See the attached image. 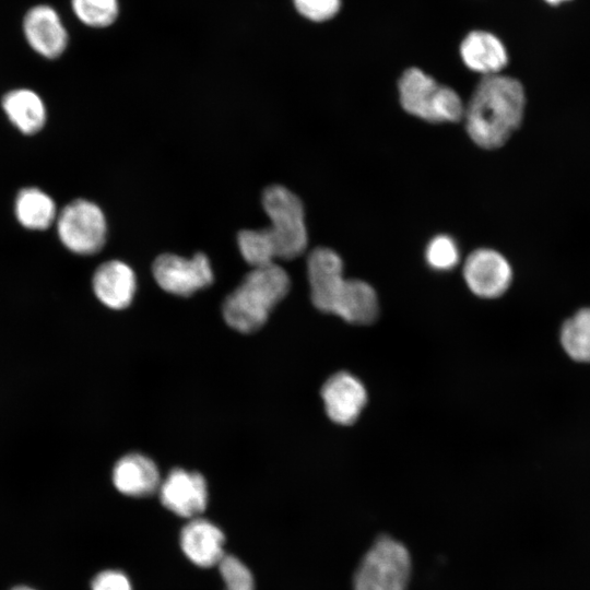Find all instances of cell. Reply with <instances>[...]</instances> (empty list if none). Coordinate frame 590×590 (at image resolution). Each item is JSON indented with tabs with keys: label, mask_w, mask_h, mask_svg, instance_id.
Masks as SVG:
<instances>
[{
	"label": "cell",
	"mask_w": 590,
	"mask_h": 590,
	"mask_svg": "<svg viewBox=\"0 0 590 590\" xmlns=\"http://www.w3.org/2000/svg\"><path fill=\"white\" fill-rule=\"evenodd\" d=\"M524 108L526 93L517 79L484 76L464 107L467 132L479 146L497 149L520 127Z\"/></svg>",
	"instance_id": "cell-1"
},
{
	"label": "cell",
	"mask_w": 590,
	"mask_h": 590,
	"mask_svg": "<svg viewBox=\"0 0 590 590\" xmlns=\"http://www.w3.org/2000/svg\"><path fill=\"white\" fill-rule=\"evenodd\" d=\"M288 288V274L279 264L256 267L225 299L223 317L233 329L252 332L263 326Z\"/></svg>",
	"instance_id": "cell-2"
},
{
	"label": "cell",
	"mask_w": 590,
	"mask_h": 590,
	"mask_svg": "<svg viewBox=\"0 0 590 590\" xmlns=\"http://www.w3.org/2000/svg\"><path fill=\"white\" fill-rule=\"evenodd\" d=\"M412 560L408 547L392 536L377 538L361 557L352 590H408Z\"/></svg>",
	"instance_id": "cell-3"
},
{
	"label": "cell",
	"mask_w": 590,
	"mask_h": 590,
	"mask_svg": "<svg viewBox=\"0 0 590 590\" xmlns=\"http://www.w3.org/2000/svg\"><path fill=\"white\" fill-rule=\"evenodd\" d=\"M398 87L403 109L415 117L429 122H456L463 118L464 105L458 93L417 68L404 71Z\"/></svg>",
	"instance_id": "cell-4"
},
{
	"label": "cell",
	"mask_w": 590,
	"mask_h": 590,
	"mask_svg": "<svg viewBox=\"0 0 590 590\" xmlns=\"http://www.w3.org/2000/svg\"><path fill=\"white\" fill-rule=\"evenodd\" d=\"M262 205L271 222L266 231L274 246L276 258L288 260L300 256L307 246L300 199L287 188L272 185L263 191Z\"/></svg>",
	"instance_id": "cell-5"
},
{
	"label": "cell",
	"mask_w": 590,
	"mask_h": 590,
	"mask_svg": "<svg viewBox=\"0 0 590 590\" xmlns=\"http://www.w3.org/2000/svg\"><path fill=\"white\" fill-rule=\"evenodd\" d=\"M60 243L69 251L90 256L106 243L107 222L103 210L93 201L78 198L67 203L55 223Z\"/></svg>",
	"instance_id": "cell-6"
},
{
	"label": "cell",
	"mask_w": 590,
	"mask_h": 590,
	"mask_svg": "<svg viewBox=\"0 0 590 590\" xmlns=\"http://www.w3.org/2000/svg\"><path fill=\"white\" fill-rule=\"evenodd\" d=\"M152 271L155 281L164 291L180 296L191 295L213 281L210 261L202 252L189 259L163 253L153 262Z\"/></svg>",
	"instance_id": "cell-7"
},
{
	"label": "cell",
	"mask_w": 590,
	"mask_h": 590,
	"mask_svg": "<svg viewBox=\"0 0 590 590\" xmlns=\"http://www.w3.org/2000/svg\"><path fill=\"white\" fill-rule=\"evenodd\" d=\"M307 273L312 304L323 312L333 314L347 280L341 257L330 248L318 247L308 256Z\"/></svg>",
	"instance_id": "cell-8"
},
{
	"label": "cell",
	"mask_w": 590,
	"mask_h": 590,
	"mask_svg": "<svg viewBox=\"0 0 590 590\" xmlns=\"http://www.w3.org/2000/svg\"><path fill=\"white\" fill-rule=\"evenodd\" d=\"M22 31L28 46L43 58L57 59L68 48V31L57 10L48 4L28 9L22 21Z\"/></svg>",
	"instance_id": "cell-9"
},
{
	"label": "cell",
	"mask_w": 590,
	"mask_h": 590,
	"mask_svg": "<svg viewBox=\"0 0 590 590\" xmlns=\"http://www.w3.org/2000/svg\"><path fill=\"white\" fill-rule=\"evenodd\" d=\"M463 276L472 293L483 298H496L509 287L512 271L498 251L480 248L465 259Z\"/></svg>",
	"instance_id": "cell-10"
},
{
	"label": "cell",
	"mask_w": 590,
	"mask_h": 590,
	"mask_svg": "<svg viewBox=\"0 0 590 590\" xmlns=\"http://www.w3.org/2000/svg\"><path fill=\"white\" fill-rule=\"evenodd\" d=\"M160 497L172 512L184 518L196 517L206 507L205 480L197 472L174 469L160 485Z\"/></svg>",
	"instance_id": "cell-11"
},
{
	"label": "cell",
	"mask_w": 590,
	"mask_h": 590,
	"mask_svg": "<svg viewBox=\"0 0 590 590\" xmlns=\"http://www.w3.org/2000/svg\"><path fill=\"white\" fill-rule=\"evenodd\" d=\"M328 416L341 425H351L366 404L364 385L353 375L340 371L331 376L321 390Z\"/></svg>",
	"instance_id": "cell-12"
},
{
	"label": "cell",
	"mask_w": 590,
	"mask_h": 590,
	"mask_svg": "<svg viewBox=\"0 0 590 590\" xmlns=\"http://www.w3.org/2000/svg\"><path fill=\"white\" fill-rule=\"evenodd\" d=\"M133 270L120 260H108L96 269L92 286L96 297L111 309L130 305L135 292Z\"/></svg>",
	"instance_id": "cell-13"
},
{
	"label": "cell",
	"mask_w": 590,
	"mask_h": 590,
	"mask_svg": "<svg viewBox=\"0 0 590 590\" xmlns=\"http://www.w3.org/2000/svg\"><path fill=\"white\" fill-rule=\"evenodd\" d=\"M225 536L220 528L205 519H192L181 530L180 546L186 556L200 567L217 565L225 555Z\"/></svg>",
	"instance_id": "cell-14"
},
{
	"label": "cell",
	"mask_w": 590,
	"mask_h": 590,
	"mask_svg": "<svg viewBox=\"0 0 590 590\" xmlns=\"http://www.w3.org/2000/svg\"><path fill=\"white\" fill-rule=\"evenodd\" d=\"M460 55L464 64L484 76L498 74L508 62L504 44L492 33L473 31L460 45Z\"/></svg>",
	"instance_id": "cell-15"
},
{
	"label": "cell",
	"mask_w": 590,
	"mask_h": 590,
	"mask_svg": "<svg viewBox=\"0 0 590 590\" xmlns=\"http://www.w3.org/2000/svg\"><path fill=\"white\" fill-rule=\"evenodd\" d=\"M113 482L120 493L134 497L149 496L161 485L155 463L140 453H129L117 461Z\"/></svg>",
	"instance_id": "cell-16"
},
{
	"label": "cell",
	"mask_w": 590,
	"mask_h": 590,
	"mask_svg": "<svg viewBox=\"0 0 590 590\" xmlns=\"http://www.w3.org/2000/svg\"><path fill=\"white\" fill-rule=\"evenodd\" d=\"M8 120L23 134L34 135L46 125L47 108L40 95L27 87L8 91L1 99Z\"/></svg>",
	"instance_id": "cell-17"
},
{
	"label": "cell",
	"mask_w": 590,
	"mask_h": 590,
	"mask_svg": "<svg viewBox=\"0 0 590 590\" xmlns=\"http://www.w3.org/2000/svg\"><path fill=\"white\" fill-rule=\"evenodd\" d=\"M58 212L52 197L38 187L22 188L14 200V215L30 231L48 229L55 225Z\"/></svg>",
	"instance_id": "cell-18"
},
{
	"label": "cell",
	"mask_w": 590,
	"mask_h": 590,
	"mask_svg": "<svg viewBox=\"0 0 590 590\" xmlns=\"http://www.w3.org/2000/svg\"><path fill=\"white\" fill-rule=\"evenodd\" d=\"M378 310L375 290L364 281L347 279L333 314L351 323L368 324L375 321Z\"/></svg>",
	"instance_id": "cell-19"
},
{
	"label": "cell",
	"mask_w": 590,
	"mask_h": 590,
	"mask_svg": "<svg viewBox=\"0 0 590 590\" xmlns=\"http://www.w3.org/2000/svg\"><path fill=\"white\" fill-rule=\"evenodd\" d=\"M562 344L578 362H590V309H582L568 319L562 329Z\"/></svg>",
	"instance_id": "cell-20"
},
{
	"label": "cell",
	"mask_w": 590,
	"mask_h": 590,
	"mask_svg": "<svg viewBox=\"0 0 590 590\" xmlns=\"http://www.w3.org/2000/svg\"><path fill=\"white\" fill-rule=\"evenodd\" d=\"M239 251L252 268L271 264L276 258L274 246L266 231L244 229L237 235Z\"/></svg>",
	"instance_id": "cell-21"
},
{
	"label": "cell",
	"mask_w": 590,
	"mask_h": 590,
	"mask_svg": "<svg viewBox=\"0 0 590 590\" xmlns=\"http://www.w3.org/2000/svg\"><path fill=\"white\" fill-rule=\"evenodd\" d=\"M76 19L93 28L111 25L119 12L118 0H70Z\"/></svg>",
	"instance_id": "cell-22"
},
{
	"label": "cell",
	"mask_w": 590,
	"mask_h": 590,
	"mask_svg": "<svg viewBox=\"0 0 590 590\" xmlns=\"http://www.w3.org/2000/svg\"><path fill=\"white\" fill-rule=\"evenodd\" d=\"M425 258L433 269L447 271L459 262V248L451 237L438 235L429 240L425 250Z\"/></svg>",
	"instance_id": "cell-23"
},
{
	"label": "cell",
	"mask_w": 590,
	"mask_h": 590,
	"mask_svg": "<svg viewBox=\"0 0 590 590\" xmlns=\"http://www.w3.org/2000/svg\"><path fill=\"white\" fill-rule=\"evenodd\" d=\"M221 576L227 590H253V577L247 566L233 555H224L219 562Z\"/></svg>",
	"instance_id": "cell-24"
},
{
	"label": "cell",
	"mask_w": 590,
	"mask_h": 590,
	"mask_svg": "<svg viewBox=\"0 0 590 590\" xmlns=\"http://www.w3.org/2000/svg\"><path fill=\"white\" fill-rule=\"evenodd\" d=\"M293 3L299 14L314 22L330 20L341 7V0H293Z\"/></svg>",
	"instance_id": "cell-25"
},
{
	"label": "cell",
	"mask_w": 590,
	"mask_h": 590,
	"mask_svg": "<svg viewBox=\"0 0 590 590\" xmlns=\"http://www.w3.org/2000/svg\"><path fill=\"white\" fill-rule=\"evenodd\" d=\"M92 590H132V588L123 573L105 570L93 579Z\"/></svg>",
	"instance_id": "cell-26"
},
{
	"label": "cell",
	"mask_w": 590,
	"mask_h": 590,
	"mask_svg": "<svg viewBox=\"0 0 590 590\" xmlns=\"http://www.w3.org/2000/svg\"><path fill=\"white\" fill-rule=\"evenodd\" d=\"M546 3L548 4H552V5H557V4H562V3H565V2H568L570 0H544Z\"/></svg>",
	"instance_id": "cell-27"
},
{
	"label": "cell",
	"mask_w": 590,
	"mask_h": 590,
	"mask_svg": "<svg viewBox=\"0 0 590 590\" xmlns=\"http://www.w3.org/2000/svg\"><path fill=\"white\" fill-rule=\"evenodd\" d=\"M11 590H35L33 588H30L27 586H17V587H14L13 589Z\"/></svg>",
	"instance_id": "cell-28"
}]
</instances>
